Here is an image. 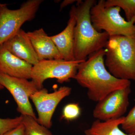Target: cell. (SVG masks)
<instances>
[{
	"label": "cell",
	"instance_id": "277c9868",
	"mask_svg": "<svg viewBox=\"0 0 135 135\" xmlns=\"http://www.w3.org/2000/svg\"><path fill=\"white\" fill-rule=\"evenodd\" d=\"M104 0H99L92 6L90 18L92 25L99 32H106L109 36H130L135 34V20L128 22L121 16L120 8L107 7Z\"/></svg>",
	"mask_w": 135,
	"mask_h": 135
},
{
	"label": "cell",
	"instance_id": "44dd1931",
	"mask_svg": "<svg viewBox=\"0 0 135 135\" xmlns=\"http://www.w3.org/2000/svg\"><path fill=\"white\" fill-rule=\"evenodd\" d=\"M78 1H75V0H65L63 1L61 3L60 5V10H62L64 8L67 6L68 5H71L73 4L74 3L77 2Z\"/></svg>",
	"mask_w": 135,
	"mask_h": 135
},
{
	"label": "cell",
	"instance_id": "8992f818",
	"mask_svg": "<svg viewBox=\"0 0 135 135\" xmlns=\"http://www.w3.org/2000/svg\"><path fill=\"white\" fill-rule=\"evenodd\" d=\"M82 62L63 59L40 60L32 67L31 79L39 90L43 88L44 82L47 79H56L60 83L67 82L74 79Z\"/></svg>",
	"mask_w": 135,
	"mask_h": 135
},
{
	"label": "cell",
	"instance_id": "4fadbf2b",
	"mask_svg": "<svg viewBox=\"0 0 135 135\" xmlns=\"http://www.w3.org/2000/svg\"><path fill=\"white\" fill-rule=\"evenodd\" d=\"M27 34L39 61L63 59L50 36L42 28Z\"/></svg>",
	"mask_w": 135,
	"mask_h": 135
},
{
	"label": "cell",
	"instance_id": "3957f363",
	"mask_svg": "<svg viewBox=\"0 0 135 135\" xmlns=\"http://www.w3.org/2000/svg\"><path fill=\"white\" fill-rule=\"evenodd\" d=\"M104 64L112 75L120 79L135 81V34L109 37Z\"/></svg>",
	"mask_w": 135,
	"mask_h": 135
},
{
	"label": "cell",
	"instance_id": "2e32d148",
	"mask_svg": "<svg viewBox=\"0 0 135 135\" xmlns=\"http://www.w3.org/2000/svg\"><path fill=\"white\" fill-rule=\"evenodd\" d=\"M104 5L107 7H119L124 11L127 21L135 20V0H107Z\"/></svg>",
	"mask_w": 135,
	"mask_h": 135
},
{
	"label": "cell",
	"instance_id": "603a6c76",
	"mask_svg": "<svg viewBox=\"0 0 135 135\" xmlns=\"http://www.w3.org/2000/svg\"><path fill=\"white\" fill-rule=\"evenodd\" d=\"M133 135H135V133L133 134Z\"/></svg>",
	"mask_w": 135,
	"mask_h": 135
},
{
	"label": "cell",
	"instance_id": "e0dca14e",
	"mask_svg": "<svg viewBox=\"0 0 135 135\" xmlns=\"http://www.w3.org/2000/svg\"><path fill=\"white\" fill-rule=\"evenodd\" d=\"M23 116L15 118H0V135H3L12 130L22 123Z\"/></svg>",
	"mask_w": 135,
	"mask_h": 135
},
{
	"label": "cell",
	"instance_id": "30bf717a",
	"mask_svg": "<svg viewBox=\"0 0 135 135\" xmlns=\"http://www.w3.org/2000/svg\"><path fill=\"white\" fill-rule=\"evenodd\" d=\"M10 52L33 66L39 60L27 32L20 29L3 44Z\"/></svg>",
	"mask_w": 135,
	"mask_h": 135
},
{
	"label": "cell",
	"instance_id": "6da1fadb",
	"mask_svg": "<svg viewBox=\"0 0 135 135\" xmlns=\"http://www.w3.org/2000/svg\"><path fill=\"white\" fill-rule=\"evenodd\" d=\"M105 51L102 49L90 54L80 63L74 79L88 89V96L98 102L114 90L131 86V81L120 79L112 75L104 64Z\"/></svg>",
	"mask_w": 135,
	"mask_h": 135
},
{
	"label": "cell",
	"instance_id": "7c38bea8",
	"mask_svg": "<svg viewBox=\"0 0 135 135\" xmlns=\"http://www.w3.org/2000/svg\"><path fill=\"white\" fill-rule=\"evenodd\" d=\"M32 66L13 55L3 45L0 46V73L11 77L29 79Z\"/></svg>",
	"mask_w": 135,
	"mask_h": 135
},
{
	"label": "cell",
	"instance_id": "52a82bcc",
	"mask_svg": "<svg viewBox=\"0 0 135 135\" xmlns=\"http://www.w3.org/2000/svg\"><path fill=\"white\" fill-rule=\"evenodd\" d=\"M0 84L12 95L17 105V110L21 115L31 116L37 120L29 98L39 89L32 80L0 73Z\"/></svg>",
	"mask_w": 135,
	"mask_h": 135
},
{
	"label": "cell",
	"instance_id": "ac0fdd59",
	"mask_svg": "<svg viewBox=\"0 0 135 135\" xmlns=\"http://www.w3.org/2000/svg\"><path fill=\"white\" fill-rule=\"evenodd\" d=\"M81 113L79 104L70 103L66 105L63 109L62 118L68 121L77 119Z\"/></svg>",
	"mask_w": 135,
	"mask_h": 135
},
{
	"label": "cell",
	"instance_id": "7a4b0ae2",
	"mask_svg": "<svg viewBox=\"0 0 135 135\" xmlns=\"http://www.w3.org/2000/svg\"><path fill=\"white\" fill-rule=\"evenodd\" d=\"M95 0L78 1L73 5L76 24L74 29V55L75 60L84 61L92 53L105 48L109 39L105 32L94 28L90 18L91 8Z\"/></svg>",
	"mask_w": 135,
	"mask_h": 135
},
{
	"label": "cell",
	"instance_id": "9a60e30c",
	"mask_svg": "<svg viewBox=\"0 0 135 135\" xmlns=\"http://www.w3.org/2000/svg\"><path fill=\"white\" fill-rule=\"evenodd\" d=\"M22 116V123L25 127V135H53L47 128L40 124L37 120L31 116Z\"/></svg>",
	"mask_w": 135,
	"mask_h": 135
},
{
	"label": "cell",
	"instance_id": "5b68a950",
	"mask_svg": "<svg viewBox=\"0 0 135 135\" xmlns=\"http://www.w3.org/2000/svg\"><path fill=\"white\" fill-rule=\"evenodd\" d=\"M42 0H29L18 9L12 10L0 3V46L21 29L26 22L34 18Z\"/></svg>",
	"mask_w": 135,
	"mask_h": 135
},
{
	"label": "cell",
	"instance_id": "7402d4cb",
	"mask_svg": "<svg viewBox=\"0 0 135 135\" xmlns=\"http://www.w3.org/2000/svg\"><path fill=\"white\" fill-rule=\"evenodd\" d=\"M3 88H4V87L3 86H2V85L0 84V90L3 89Z\"/></svg>",
	"mask_w": 135,
	"mask_h": 135
},
{
	"label": "cell",
	"instance_id": "8fae6325",
	"mask_svg": "<svg viewBox=\"0 0 135 135\" xmlns=\"http://www.w3.org/2000/svg\"><path fill=\"white\" fill-rule=\"evenodd\" d=\"M76 19L73 6L70 12V18L65 29L59 34L50 36L60 55L66 61L75 60L74 55V29Z\"/></svg>",
	"mask_w": 135,
	"mask_h": 135
},
{
	"label": "cell",
	"instance_id": "9c48e42d",
	"mask_svg": "<svg viewBox=\"0 0 135 135\" xmlns=\"http://www.w3.org/2000/svg\"><path fill=\"white\" fill-rule=\"evenodd\" d=\"M130 86L114 90L98 101L93 110L94 118L106 121L123 117L129 105Z\"/></svg>",
	"mask_w": 135,
	"mask_h": 135
},
{
	"label": "cell",
	"instance_id": "ffe728a7",
	"mask_svg": "<svg viewBox=\"0 0 135 135\" xmlns=\"http://www.w3.org/2000/svg\"><path fill=\"white\" fill-rule=\"evenodd\" d=\"M3 135H25L24 126L23 123H21L16 127Z\"/></svg>",
	"mask_w": 135,
	"mask_h": 135
},
{
	"label": "cell",
	"instance_id": "d6986e66",
	"mask_svg": "<svg viewBox=\"0 0 135 135\" xmlns=\"http://www.w3.org/2000/svg\"><path fill=\"white\" fill-rule=\"evenodd\" d=\"M122 128L126 133H135V105L131 110L121 125Z\"/></svg>",
	"mask_w": 135,
	"mask_h": 135
},
{
	"label": "cell",
	"instance_id": "ba28073f",
	"mask_svg": "<svg viewBox=\"0 0 135 135\" xmlns=\"http://www.w3.org/2000/svg\"><path fill=\"white\" fill-rule=\"evenodd\" d=\"M71 88L64 86L57 90L49 93L47 90H39L30 97L36 107L38 113L37 121L42 126L49 128L52 125L51 119L58 104L64 98L68 96Z\"/></svg>",
	"mask_w": 135,
	"mask_h": 135
},
{
	"label": "cell",
	"instance_id": "5bb4252c",
	"mask_svg": "<svg viewBox=\"0 0 135 135\" xmlns=\"http://www.w3.org/2000/svg\"><path fill=\"white\" fill-rule=\"evenodd\" d=\"M125 116L106 121L97 119L89 128L84 131L85 135H133L124 133L119 126L124 121Z\"/></svg>",
	"mask_w": 135,
	"mask_h": 135
}]
</instances>
